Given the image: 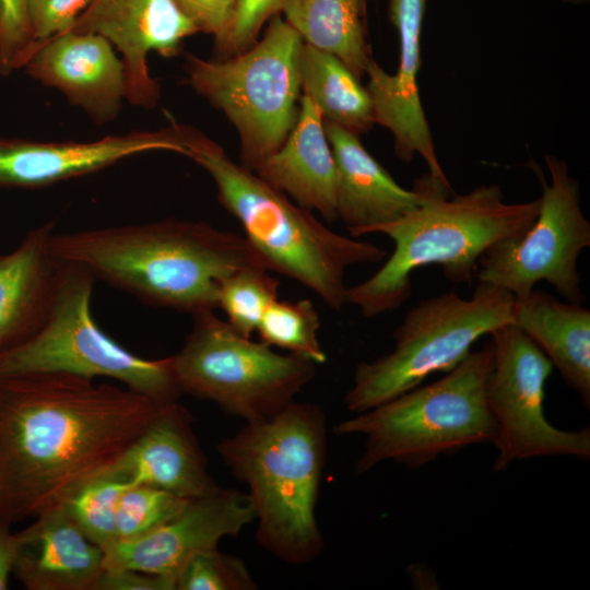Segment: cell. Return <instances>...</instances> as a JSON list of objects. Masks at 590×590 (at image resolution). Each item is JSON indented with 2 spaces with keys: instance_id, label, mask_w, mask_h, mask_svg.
Here are the masks:
<instances>
[{
  "instance_id": "6da1fadb",
  "label": "cell",
  "mask_w": 590,
  "mask_h": 590,
  "mask_svg": "<svg viewBox=\"0 0 590 590\" xmlns=\"http://www.w3.org/2000/svg\"><path fill=\"white\" fill-rule=\"evenodd\" d=\"M162 404L66 373L0 377V519H34L104 477Z\"/></svg>"
},
{
  "instance_id": "7a4b0ae2",
  "label": "cell",
  "mask_w": 590,
  "mask_h": 590,
  "mask_svg": "<svg viewBox=\"0 0 590 590\" xmlns=\"http://www.w3.org/2000/svg\"><path fill=\"white\" fill-rule=\"evenodd\" d=\"M49 249L59 261L83 267L95 280L145 305L191 316L217 308L219 283L233 271L245 267L267 269L244 235L204 221L175 217L54 231Z\"/></svg>"
},
{
  "instance_id": "3957f363",
  "label": "cell",
  "mask_w": 590,
  "mask_h": 590,
  "mask_svg": "<svg viewBox=\"0 0 590 590\" xmlns=\"http://www.w3.org/2000/svg\"><path fill=\"white\" fill-rule=\"evenodd\" d=\"M421 180L426 190L423 203L369 232L393 241L391 256L370 278L347 286L346 304L366 318L398 309L412 293L411 274L422 267L438 264L449 281L470 283L482 255L496 243L523 234L540 208V198L506 203L497 184L449 198L451 186L429 174Z\"/></svg>"
},
{
  "instance_id": "277c9868",
  "label": "cell",
  "mask_w": 590,
  "mask_h": 590,
  "mask_svg": "<svg viewBox=\"0 0 590 590\" xmlns=\"http://www.w3.org/2000/svg\"><path fill=\"white\" fill-rule=\"evenodd\" d=\"M326 428L318 404L294 400L270 417L246 422L216 446L224 464L248 487L257 542L291 565L310 563L323 550L316 504Z\"/></svg>"
},
{
  "instance_id": "5b68a950",
  "label": "cell",
  "mask_w": 590,
  "mask_h": 590,
  "mask_svg": "<svg viewBox=\"0 0 590 590\" xmlns=\"http://www.w3.org/2000/svg\"><path fill=\"white\" fill-rule=\"evenodd\" d=\"M188 157L211 176L219 202L239 222L266 268L298 282L335 311L346 305V269L388 255L375 244L333 232L193 127Z\"/></svg>"
},
{
  "instance_id": "8992f818",
  "label": "cell",
  "mask_w": 590,
  "mask_h": 590,
  "mask_svg": "<svg viewBox=\"0 0 590 590\" xmlns=\"http://www.w3.org/2000/svg\"><path fill=\"white\" fill-rule=\"evenodd\" d=\"M492 353L489 341L438 380L338 423L337 435L365 437L355 472L390 460L420 468L472 445L494 444L497 426L485 396Z\"/></svg>"
},
{
  "instance_id": "52a82bcc",
  "label": "cell",
  "mask_w": 590,
  "mask_h": 590,
  "mask_svg": "<svg viewBox=\"0 0 590 590\" xmlns=\"http://www.w3.org/2000/svg\"><path fill=\"white\" fill-rule=\"evenodd\" d=\"M303 44L275 15L262 38L235 56L203 59L186 54L187 83L233 123L240 164L252 172L284 143L296 122Z\"/></svg>"
},
{
  "instance_id": "ba28073f",
  "label": "cell",
  "mask_w": 590,
  "mask_h": 590,
  "mask_svg": "<svg viewBox=\"0 0 590 590\" xmlns=\"http://www.w3.org/2000/svg\"><path fill=\"white\" fill-rule=\"evenodd\" d=\"M95 281L83 267L59 261L44 321L28 338L0 353V377L39 373L106 377L158 403L178 401L184 393L172 356L143 358L98 328L91 311Z\"/></svg>"
},
{
  "instance_id": "9c48e42d",
  "label": "cell",
  "mask_w": 590,
  "mask_h": 590,
  "mask_svg": "<svg viewBox=\"0 0 590 590\" xmlns=\"http://www.w3.org/2000/svg\"><path fill=\"white\" fill-rule=\"evenodd\" d=\"M514 304L511 293L485 282L469 298L447 292L420 302L396 328L392 351L356 365L346 409L365 412L450 370L479 339L512 323Z\"/></svg>"
},
{
  "instance_id": "30bf717a",
  "label": "cell",
  "mask_w": 590,
  "mask_h": 590,
  "mask_svg": "<svg viewBox=\"0 0 590 590\" xmlns=\"http://www.w3.org/2000/svg\"><path fill=\"white\" fill-rule=\"evenodd\" d=\"M192 328L172 356L182 393L253 422L270 417L295 400L316 375L314 362L279 354L234 330L214 310L192 316Z\"/></svg>"
},
{
  "instance_id": "8fae6325",
  "label": "cell",
  "mask_w": 590,
  "mask_h": 590,
  "mask_svg": "<svg viewBox=\"0 0 590 590\" xmlns=\"http://www.w3.org/2000/svg\"><path fill=\"white\" fill-rule=\"evenodd\" d=\"M545 163L551 184L536 172L542 196L534 222L519 237L489 247L480 258L475 275L479 282L502 287L515 298L527 296L538 282L545 281L565 300L581 304L578 259L590 246V223L566 162L545 155Z\"/></svg>"
},
{
  "instance_id": "7c38bea8",
  "label": "cell",
  "mask_w": 590,
  "mask_h": 590,
  "mask_svg": "<svg viewBox=\"0 0 590 590\" xmlns=\"http://www.w3.org/2000/svg\"><path fill=\"white\" fill-rule=\"evenodd\" d=\"M492 362L485 386L487 406L497 426L494 472L536 457L590 458V428L553 426L544 413L545 384L554 366L517 326L506 323L491 334Z\"/></svg>"
},
{
  "instance_id": "4fadbf2b",
  "label": "cell",
  "mask_w": 590,
  "mask_h": 590,
  "mask_svg": "<svg viewBox=\"0 0 590 590\" xmlns=\"http://www.w3.org/2000/svg\"><path fill=\"white\" fill-rule=\"evenodd\" d=\"M69 31L97 34L113 45L125 69L126 101L148 110L161 97L149 54L173 58L182 42L198 33L175 0H93Z\"/></svg>"
},
{
  "instance_id": "5bb4252c",
  "label": "cell",
  "mask_w": 590,
  "mask_h": 590,
  "mask_svg": "<svg viewBox=\"0 0 590 590\" xmlns=\"http://www.w3.org/2000/svg\"><path fill=\"white\" fill-rule=\"evenodd\" d=\"M155 151L188 157L189 126L172 121L157 130L80 142L0 138V188H43Z\"/></svg>"
},
{
  "instance_id": "9a60e30c",
  "label": "cell",
  "mask_w": 590,
  "mask_h": 590,
  "mask_svg": "<svg viewBox=\"0 0 590 590\" xmlns=\"http://www.w3.org/2000/svg\"><path fill=\"white\" fill-rule=\"evenodd\" d=\"M247 493L232 488L189 500L184 510L157 529L104 550L105 569H133L176 581L184 565L197 553L217 547L225 536L255 522Z\"/></svg>"
},
{
  "instance_id": "2e32d148",
  "label": "cell",
  "mask_w": 590,
  "mask_h": 590,
  "mask_svg": "<svg viewBox=\"0 0 590 590\" xmlns=\"http://www.w3.org/2000/svg\"><path fill=\"white\" fill-rule=\"evenodd\" d=\"M424 11L425 0H390L389 15L400 43L398 69L390 74L371 58L365 70L366 88L375 122L393 134L397 156L411 162L416 154L421 155L429 175L450 186L436 155L417 86Z\"/></svg>"
},
{
  "instance_id": "e0dca14e",
  "label": "cell",
  "mask_w": 590,
  "mask_h": 590,
  "mask_svg": "<svg viewBox=\"0 0 590 590\" xmlns=\"http://www.w3.org/2000/svg\"><path fill=\"white\" fill-rule=\"evenodd\" d=\"M40 84L57 90L96 125L115 120L126 101L120 57L103 36L68 31L38 43L23 66Z\"/></svg>"
},
{
  "instance_id": "ac0fdd59",
  "label": "cell",
  "mask_w": 590,
  "mask_h": 590,
  "mask_svg": "<svg viewBox=\"0 0 590 590\" xmlns=\"http://www.w3.org/2000/svg\"><path fill=\"white\" fill-rule=\"evenodd\" d=\"M104 477L153 486L186 499L220 486L192 429V416L178 401L164 403Z\"/></svg>"
},
{
  "instance_id": "d6986e66",
  "label": "cell",
  "mask_w": 590,
  "mask_h": 590,
  "mask_svg": "<svg viewBox=\"0 0 590 590\" xmlns=\"http://www.w3.org/2000/svg\"><path fill=\"white\" fill-rule=\"evenodd\" d=\"M324 122L337 172V214L352 237L367 235L379 225L396 221L418 208L426 190L401 187L363 146L357 135Z\"/></svg>"
},
{
  "instance_id": "ffe728a7",
  "label": "cell",
  "mask_w": 590,
  "mask_h": 590,
  "mask_svg": "<svg viewBox=\"0 0 590 590\" xmlns=\"http://www.w3.org/2000/svg\"><path fill=\"white\" fill-rule=\"evenodd\" d=\"M13 573L28 590H96L104 551L75 523L64 505L45 511L19 531Z\"/></svg>"
},
{
  "instance_id": "44dd1931",
  "label": "cell",
  "mask_w": 590,
  "mask_h": 590,
  "mask_svg": "<svg viewBox=\"0 0 590 590\" xmlns=\"http://www.w3.org/2000/svg\"><path fill=\"white\" fill-rule=\"evenodd\" d=\"M299 206L338 220L337 172L323 118L317 106L302 95L294 127L284 143L255 172Z\"/></svg>"
},
{
  "instance_id": "7402d4cb",
  "label": "cell",
  "mask_w": 590,
  "mask_h": 590,
  "mask_svg": "<svg viewBox=\"0 0 590 590\" xmlns=\"http://www.w3.org/2000/svg\"><path fill=\"white\" fill-rule=\"evenodd\" d=\"M54 228L47 222L0 255V353L34 333L47 315L59 269L49 249Z\"/></svg>"
},
{
  "instance_id": "603a6c76",
  "label": "cell",
  "mask_w": 590,
  "mask_h": 590,
  "mask_svg": "<svg viewBox=\"0 0 590 590\" xmlns=\"http://www.w3.org/2000/svg\"><path fill=\"white\" fill-rule=\"evenodd\" d=\"M512 323L545 353L589 410L590 310L533 288L515 298Z\"/></svg>"
},
{
  "instance_id": "cb8c5ba5",
  "label": "cell",
  "mask_w": 590,
  "mask_h": 590,
  "mask_svg": "<svg viewBox=\"0 0 590 590\" xmlns=\"http://www.w3.org/2000/svg\"><path fill=\"white\" fill-rule=\"evenodd\" d=\"M284 20L303 42L340 59L357 78L370 61L366 0H287Z\"/></svg>"
},
{
  "instance_id": "d4e9b609",
  "label": "cell",
  "mask_w": 590,
  "mask_h": 590,
  "mask_svg": "<svg viewBox=\"0 0 590 590\" xmlns=\"http://www.w3.org/2000/svg\"><path fill=\"white\" fill-rule=\"evenodd\" d=\"M300 87L319 109L323 121L340 126L355 135L375 122L370 95L337 57L303 44L299 56Z\"/></svg>"
},
{
  "instance_id": "484cf974",
  "label": "cell",
  "mask_w": 590,
  "mask_h": 590,
  "mask_svg": "<svg viewBox=\"0 0 590 590\" xmlns=\"http://www.w3.org/2000/svg\"><path fill=\"white\" fill-rule=\"evenodd\" d=\"M319 328V312L309 299H276L264 311L256 332L260 342L318 365L327 359L318 339Z\"/></svg>"
},
{
  "instance_id": "4316f807",
  "label": "cell",
  "mask_w": 590,
  "mask_h": 590,
  "mask_svg": "<svg viewBox=\"0 0 590 590\" xmlns=\"http://www.w3.org/2000/svg\"><path fill=\"white\" fill-rule=\"evenodd\" d=\"M280 282L262 267H245L233 271L219 283L216 304L229 326L250 338L267 308L279 299Z\"/></svg>"
},
{
  "instance_id": "83f0119b",
  "label": "cell",
  "mask_w": 590,
  "mask_h": 590,
  "mask_svg": "<svg viewBox=\"0 0 590 590\" xmlns=\"http://www.w3.org/2000/svg\"><path fill=\"white\" fill-rule=\"evenodd\" d=\"M189 500L153 486L128 484L117 508V541L157 529L180 514Z\"/></svg>"
},
{
  "instance_id": "f1b7e54d",
  "label": "cell",
  "mask_w": 590,
  "mask_h": 590,
  "mask_svg": "<svg viewBox=\"0 0 590 590\" xmlns=\"http://www.w3.org/2000/svg\"><path fill=\"white\" fill-rule=\"evenodd\" d=\"M127 485L113 477H101L64 504L75 523L103 551L117 541V508Z\"/></svg>"
},
{
  "instance_id": "f546056e",
  "label": "cell",
  "mask_w": 590,
  "mask_h": 590,
  "mask_svg": "<svg viewBox=\"0 0 590 590\" xmlns=\"http://www.w3.org/2000/svg\"><path fill=\"white\" fill-rule=\"evenodd\" d=\"M258 586L245 563L217 547L192 556L176 577V590H253Z\"/></svg>"
},
{
  "instance_id": "4dcf8cb0",
  "label": "cell",
  "mask_w": 590,
  "mask_h": 590,
  "mask_svg": "<svg viewBox=\"0 0 590 590\" xmlns=\"http://www.w3.org/2000/svg\"><path fill=\"white\" fill-rule=\"evenodd\" d=\"M36 45L28 23L27 0H0V73L23 67Z\"/></svg>"
},
{
  "instance_id": "1f68e13d",
  "label": "cell",
  "mask_w": 590,
  "mask_h": 590,
  "mask_svg": "<svg viewBox=\"0 0 590 590\" xmlns=\"http://www.w3.org/2000/svg\"><path fill=\"white\" fill-rule=\"evenodd\" d=\"M287 0H237L232 26L215 50L219 59L235 56L249 48L268 20L282 12Z\"/></svg>"
},
{
  "instance_id": "d6a6232c",
  "label": "cell",
  "mask_w": 590,
  "mask_h": 590,
  "mask_svg": "<svg viewBox=\"0 0 590 590\" xmlns=\"http://www.w3.org/2000/svg\"><path fill=\"white\" fill-rule=\"evenodd\" d=\"M93 0H27L30 27L36 43L69 31Z\"/></svg>"
},
{
  "instance_id": "836d02e7",
  "label": "cell",
  "mask_w": 590,
  "mask_h": 590,
  "mask_svg": "<svg viewBox=\"0 0 590 590\" xmlns=\"http://www.w3.org/2000/svg\"><path fill=\"white\" fill-rule=\"evenodd\" d=\"M198 32L210 34L215 44L228 33L237 0H175Z\"/></svg>"
},
{
  "instance_id": "e575fe53",
  "label": "cell",
  "mask_w": 590,
  "mask_h": 590,
  "mask_svg": "<svg viewBox=\"0 0 590 590\" xmlns=\"http://www.w3.org/2000/svg\"><path fill=\"white\" fill-rule=\"evenodd\" d=\"M96 590H176V581L133 569L104 568Z\"/></svg>"
},
{
  "instance_id": "d590c367",
  "label": "cell",
  "mask_w": 590,
  "mask_h": 590,
  "mask_svg": "<svg viewBox=\"0 0 590 590\" xmlns=\"http://www.w3.org/2000/svg\"><path fill=\"white\" fill-rule=\"evenodd\" d=\"M19 532L10 531V522L0 519V590L8 589L9 579L14 570L21 551Z\"/></svg>"
}]
</instances>
